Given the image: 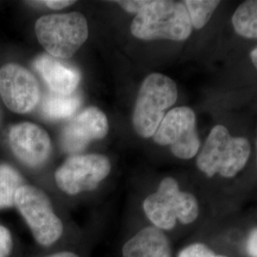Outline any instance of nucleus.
Segmentation results:
<instances>
[{
	"instance_id": "nucleus-25",
	"label": "nucleus",
	"mask_w": 257,
	"mask_h": 257,
	"mask_svg": "<svg viewBox=\"0 0 257 257\" xmlns=\"http://www.w3.org/2000/svg\"><path fill=\"white\" fill-rule=\"evenodd\" d=\"M214 257H226V256H222V255H215Z\"/></svg>"
},
{
	"instance_id": "nucleus-23",
	"label": "nucleus",
	"mask_w": 257,
	"mask_h": 257,
	"mask_svg": "<svg viewBox=\"0 0 257 257\" xmlns=\"http://www.w3.org/2000/svg\"><path fill=\"white\" fill-rule=\"evenodd\" d=\"M46 257H79L76 253L71 252V251H60V252H56L54 254L48 255Z\"/></svg>"
},
{
	"instance_id": "nucleus-15",
	"label": "nucleus",
	"mask_w": 257,
	"mask_h": 257,
	"mask_svg": "<svg viewBox=\"0 0 257 257\" xmlns=\"http://www.w3.org/2000/svg\"><path fill=\"white\" fill-rule=\"evenodd\" d=\"M231 23L239 36L250 39L257 38V0L243 2L234 12Z\"/></svg>"
},
{
	"instance_id": "nucleus-7",
	"label": "nucleus",
	"mask_w": 257,
	"mask_h": 257,
	"mask_svg": "<svg viewBox=\"0 0 257 257\" xmlns=\"http://www.w3.org/2000/svg\"><path fill=\"white\" fill-rule=\"evenodd\" d=\"M153 138L158 145L170 146L176 157L193 158L200 149L194 111L189 107H177L170 110Z\"/></svg>"
},
{
	"instance_id": "nucleus-26",
	"label": "nucleus",
	"mask_w": 257,
	"mask_h": 257,
	"mask_svg": "<svg viewBox=\"0 0 257 257\" xmlns=\"http://www.w3.org/2000/svg\"><path fill=\"white\" fill-rule=\"evenodd\" d=\"M256 146H257V144H256ZM256 163H257V156H256Z\"/></svg>"
},
{
	"instance_id": "nucleus-12",
	"label": "nucleus",
	"mask_w": 257,
	"mask_h": 257,
	"mask_svg": "<svg viewBox=\"0 0 257 257\" xmlns=\"http://www.w3.org/2000/svg\"><path fill=\"white\" fill-rule=\"evenodd\" d=\"M34 66L52 92L65 95L72 94L80 81V74L77 69L65 64L52 55L38 56Z\"/></svg>"
},
{
	"instance_id": "nucleus-14",
	"label": "nucleus",
	"mask_w": 257,
	"mask_h": 257,
	"mask_svg": "<svg viewBox=\"0 0 257 257\" xmlns=\"http://www.w3.org/2000/svg\"><path fill=\"white\" fill-rule=\"evenodd\" d=\"M81 98L78 94H59L51 92L47 93L41 104V111L44 116L52 120L65 119L71 117L79 108Z\"/></svg>"
},
{
	"instance_id": "nucleus-4",
	"label": "nucleus",
	"mask_w": 257,
	"mask_h": 257,
	"mask_svg": "<svg viewBox=\"0 0 257 257\" xmlns=\"http://www.w3.org/2000/svg\"><path fill=\"white\" fill-rule=\"evenodd\" d=\"M35 29L39 43L55 58L72 57L89 37L87 20L77 12L44 16Z\"/></svg>"
},
{
	"instance_id": "nucleus-16",
	"label": "nucleus",
	"mask_w": 257,
	"mask_h": 257,
	"mask_svg": "<svg viewBox=\"0 0 257 257\" xmlns=\"http://www.w3.org/2000/svg\"><path fill=\"white\" fill-rule=\"evenodd\" d=\"M24 184L19 172L8 164H0V209L15 206L16 193Z\"/></svg>"
},
{
	"instance_id": "nucleus-10",
	"label": "nucleus",
	"mask_w": 257,
	"mask_h": 257,
	"mask_svg": "<svg viewBox=\"0 0 257 257\" xmlns=\"http://www.w3.org/2000/svg\"><path fill=\"white\" fill-rule=\"evenodd\" d=\"M9 140L14 155L20 162L31 168L43 165L52 152L51 138L46 131L30 122L12 127Z\"/></svg>"
},
{
	"instance_id": "nucleus-20",
	"label": "nucleus",
	"mask_w": 257,
	"mask_h": 257,
	"mask_svg": "<svg viewBox=\"0 0 257 257\" xmlns=\"http://www.w3.org/2000/svg\"><path fill=\"white\" fill-rule=\"evenodd\" d=\"M117 4L124 10H126L128 13L132 14H139L142 10L144 9L150 1H145V0H127V1H116Z\"/></svg>"
},
{
	"instance_id": "nucleus-1",
	"label": "nucleus",
	"mask_w": 257,
	"mask_h": 257,
	"mask_svg": "<svg viewBox=\"0 0 257 257\" xmlns=\"http://www.w3.org/2000/svg\"><path fill=\"white\" fill-rule=\"evenodd\" d=\"M193 26L184 2L150 1L131 25L134 37L143 40H186Z\"/></svg>"
},
{
	"instance_id": "nucleus-3",
	"label": "nucleus",
	"mask_w": 257,
	"mask_h": 257,
	"mask_svg": "<svg viewBox=\"0 0 257 257\" xmlns=\"http://www.w3.org/2000/svg\"><path fill=\"white\" fill-rule=\"evenodd\" d=\"M177 95V87L172 78L157 73L148 75L140 87L133 113V125L140 137H154Z\"/></svg>"
},
{
	"instance_id": "nucleus-22",
	"label": "nucleus",
	"mask_w": 257,
	"mask_h": 257,
	"mask_svg": "<svg viewBox=\"0 0 257 257\" xmlns=\"http://www.w3.org/2000/svg\"><path fill=\"white\" fill-rule=\"evenodd\" d=\"M48 8L52 10H62L73 5L74 1H67V0H48L42 2Z\"/></svg>"
},
{
	"instance_id": "nucleus-24",
	"label": "nucleus",
	"mask_w": 257,
	"mask_h": 257,
	"mask_svg": "<svg viewBox=\"0 0 257 257\" xmlns=\"http://www.w3.org/2000/svg\"><path fill=\"white\" fill-rule=\"evenodd\" d=\"M250 59H251L252 64L254 65V67H255V69L257 70V48L251 51V53H250Z\"/></svg>"
},
{
	"instance_id": "nucleus-2",
	"label": "nucleus",
	"mask_w": 257,
	"mask_h": 257,
	"mask_svg": "<svg viewBox=\"0 0 257 257\" xmlns=\"http://www.w3.org/2000/svg\"><path fill=\"white\" fill-rule=\"evenodd\" d=\"M250 155L246 138H232L223 125L213 127L196 159L198 169L209 177L219 174L230 178L245 167Z\"/></svg>"
},
{
	"instance_id": "nucleus-6",
	"label": "nucleus",
	"mask_w": 257,
	"mask_h": 257,
	"mask_svg": "<svg viewBox=\"0 0 257 257\" xmlns=\"http://www.w3.org/2000/svg\"><path fill=\"white\" fill-rule=\"evenodd\" d=\"M15 206L38 244L52 246L62 236L63 223L55 214L48 195L40 189L23 185L16 193Z\"/></svg>"
},
{
	"instance_id": "nucleus-5",
	"label": "nucleus",
	"mask_w": 257,
	"mask_h": 257,
	"mask_svg": "<svg viewBox=\"0 0 257 257\" xmlns=\"http://www.w3.org/2000/svg\"><path fill=\"white\" fill-rule=\"evenodd\" d=\"M148 218L159 230H172L176 220L190 224L198 216V203L192 193L181 192L172 177L164 178L157 192L143 202Z\"/></svg>"
},
{
	"instance_id": "nucleus-18",
	"label": "nucleus",
	"mask_w": 257,
	"mask_h": 257,
	"mask_svg": "<svg viewBox=\"0 0 257 257\" xmlns=\"http://www.w3.org/2000/svg\"><path fill=\"white\" fill-rule=\"evenodd\" d=\"M215 254L208 246L202 243H194L183 248L178 257H214Z\"/></svg>"
},
{
	"instance_id": "nucleus-9",
	"label": "nucleus",
	"mask_w": 257,
	"mask_h": 257,
	"mask_svg": "<svg viewBox=\"0 0 257 257\" xmlns=\"http://www.w3.org/2000/svg\"><path fill=\"white\" fill-rule=\"evenodd\" d=\"M0 95L10 110L26 113L34 110L39 101V85L24 67L10 63L0 69Z\"/></svg>"
},
{
	"instance_id": "nucleus-21",
	"label": "nucleus",
	"mask_w": 257,
	"mask_h": 257,
	"mask_svg": "<svg viewBox=\"0 0 257 257\" xmlns=\"http://www.w3.org/2000/svg\"><path fill=\"white\" fill-rule=\"evenodd\" d=\"M247 252L249 257H257V228L251 230L248 234Z\"/></svg>"
},
{
	"instance_id": "nucleus-8",
	"label": "nucleus",
	"mask_w": 257,
	"mask_h": 257,
	"mask_svg": "<svg viewBox=\"0 0 257 257\" xmlns=\"http://www.w3.org/2000/svg\"><path fill=\"white\" fill-rule=\"evenodd\" d=\"M110 172V163L101 155H83L69 157L55 174L58 188L70 195L89 192L97 188Z\"/></svg>"
},
{
	"instance_id": "nucleus-17",
	"label": "nucleus",
	"mask_w": 257,
	"mask_h": 257,
	"mask_svg": "<svg viewBox=\"0 0 257 257\" xmlns=\"http://www.w3.org/2000/svg\"><path fill=\"white\" fill-rule=\"evenodd\" d=\"M193 28L202 29L210 21L215 9L219 6L218 0H187L184 1Z\"/></svg>"
},
{
	"instance_id": "nucleus-19",
	"label": "nucleus",
	"mask_w": 257,
	"mask_h": 257,
	"mask_svg": "<svg viewBox=\"0 0 257 257\" xmlns=\"http://www.w3.org/2000/svg\"><path fill=\"white\" fill-rule=\"evenodd\" d=\"M12 248V234L7 228L0 225V257H9Z\"/></svg>"
},
{
	"instance_id": "nucleus-11",
	"label": "nucleus",
	"mask_w": 257,
	"mask_h": 257,
	"mask_svg": "<svg viewBox=\"0 0 257 257\" xmlns=\"http://www.w3.org/2000/svg\"><path fill=\"white\" fill-rule=\"evenodd\" d=\"M108 130L109 123L105 113L95 107H90L77 114L62 131L61 147L68 154L79 153L92 140L105 138Z\"/></svg>"
},
{
	"instance_id": "nucleus-13",
	"label": "nucleus",
	"mask_w": 257,
	"mask_h": 257,
	"mask_svg": "<svg viewBox=\"0 0 257 257\" xmlns=\"http://www.w3.org/2000/svg\"><path fill=\"white\" fill-rule=\"evenodd\" d=\"M123 257H173L165 233L156 227L144 228L128 239L122 248Z\"/></svg>"
}]
</instances>
